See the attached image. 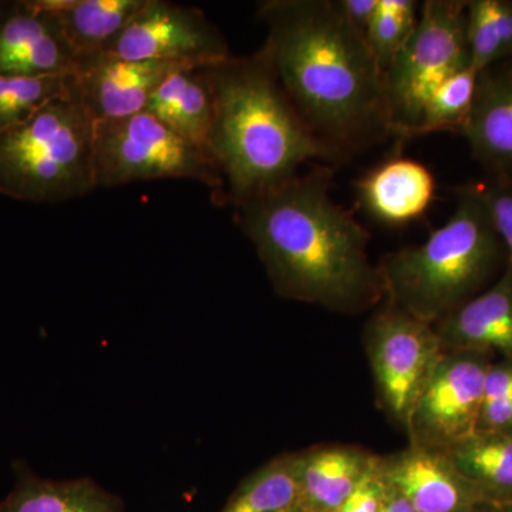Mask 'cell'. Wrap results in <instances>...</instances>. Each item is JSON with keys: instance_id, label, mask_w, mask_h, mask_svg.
<instances>
[{"instance_id": "6da1fadb", "label": "cell", "mask_w": 512, "mask_h": 512, "mask_svg": "<svg viewBox=\"0 0 512 512\" xmlns=\"http://www.w3.org/2000/svg\"><path fill=\"white\" fill-rule=\"evenodd\" d=\"M259 55L309 130L338 160L392 136L384 74L335 0H265Z\"/></svg>"}, {"instance_id": "ba28073f", "label": "cell", "mask_w": 512, "mask_h": 512, "mask_svg": "<svg viewBox=\"0 0 512 512\" xmlns=\"http://www.w3.org/2000/svg\"><path fill=\"white\" fill-rule=\"evenodd\" d=\"M365 348L384 409L406 430L444 350L434 326L384 302L365 326Z\"/></svg>"}, {"instance_id": "cb8c5ba5", "label": "cell", "mask_w": 512, "mask_h": 512, "mask_svg": "<svg viewBox=\"0 0 512 512\" xmlns=\"http://www.w3.org/2000/svg\"><path fill=\"white\" fill-rule=\"evenodd\" d=\"M74 74L0 76V133L20 126L43 107L72 92Z\"/></svg>"}, {"instance_id": "44dd1931", "label": "cell", "mask_w": 512, "mask_h": 512, "mask_svg": "<svg viewBox=\"0 0 512 512\" xmlns=\"http://www.w3.org/2000/svg\"><path fill=\"white\" fill-rule=\"evenodd\" d=\"M443 451L485 501H512V434L477 431Z\"/></svg>"}, {"instance_id": "30bf717a", "label": "cell", "mask_w": 512, "mask_h": 512, "mask_svg": "<svg viewBox=\"0 0 512 512\" xmlns=\"http://www.w3.org/2000/svg\"><path fill=\"white\" fill-rule=\"evenodd\" d=\"M107 53L205 69L231 59L227 39L205 13L165 0H147Z\"/></svg>"}, {"instance_id": "4316f807", "label": "cell", "mask_w": 512, "mask_h": 512, "mask_svg": "<svg viewBox=\"0 0 512 512\" xmlns=\"http://www.w3.org/2000/svg\"><path fill=\"white\" fill-rule=\"evenodd\" d=\"M477 431L512 434V359H498L488 369Z\"/></svg>"}, {"instance_id": "9a60e30c", "label": "cell", "mask_w": 512, "mask_h": 512, "mask_svg": "<svg viewBox=\"0 0 512 512\" xmlns=\"http://www.w3.org/2000/svg\"><path fill=\"white\" fill-rule=\"evenodd\" d=\"M444 352L473 350L512 359V268L484 292L434 323Z\"/></svg>"}, {"instance_id": "52a82bcc", "label": "cell", "mask_w": 512, "mask_h": 512, "mask_svg": "<svg viewBox=\"0 0 512 512\" xmlns=\"http://www.w3.org/2000/svg\"><path fill=\"white\" fill-rule=\"evenodd\" d=\"M94 174L97 188L185 178L207 185L218 200L224 191L212 158L146 111L96 123Z\"/></svg>"}, {"instance_id": "603a6c76", "label": "cell", "mask_w": 512, "mask_h": 512, "mask_svg": "<svg viewBox=\"0 0 512 512\" xmlns=\"http://www.w3.org/2000/svg\"><path fill=\"white\" fill-rule=\"evenodd\" d=\"M298 504L291 453L268 461L249 474L221 512H282Z\"/></svg>"}, {"instance_id": "e0dca14e", "label": "cell", "mask_w": 512, "mask_h": 512, "mask_svg": "<svg viewBox=\"0 0 512 512\" xmlns=\"http://www.w3.org/2000/svg\"><path fill=\"white\" fill-rule=\"evenodd\" d=\"M356 194L370 217L400 227L427 211L436 194V180L426 165L396 157L356 181Z\"/></svg>"}, {"instance_id": "7402d4cb", "label": "cell", "mask_w": 512, "mask_h": 512, "mask_svg": "<svg viewBox=\"0 0 512 512\" xmlns=\"http://www.w3.org/2000/svg\"><path fill=\"white\" fill-rule=\"evenodd\" d=\"M466 15L468 53L476 72L512 57L510 0H471L466 2Z\"/></svg>"}, {"instance_id": "2e32d148", "label": "cell", "mask_w": 512, "mask_h": 512, "mask_svg": "<svg viewBox=\"0 0 512 512\" xmlns=\"http://www.w3.org/2000/svg\"><path fill=\"white\" fill-rule=\"evenodd\" d=\"M355 446H316L291 453L298 504L305 512H335L376 463Z\"/></svg>"}, {"instance_id": "484cf974", "label": "cell", "mask_w": 512, "mask_h": 512, "mask_svg": "<svg viewBox=\"0 0 512 512\" xmlns=\"http://www.w3.org/2000/svg\"><path fill=\"white\" fill-rule=\"evenodd\" d=\"M416 0H379L366 33V43L382 72H386L404 49L420 19Z\"/></svg>"}, {"instance_id": "5b68a950", "label": "cell", "mask_w": 512, "mask_h": 512, "mask_svg": "<svg viewBox=\"0 0 512 512\" xmlns=\"http://www.w3.org/2000/svg\"><path fill=\"white\" fill-rule=\"evenodd\" d=\"M96 121L76 86L32 119L0 133V194L56 204L96 190Z\"/></svg>"}, {"instance_id": "ffe728a7", "label": "cell", "mask_w": 512, "mask_h": 512, "mask_svg": "<svg viewBox=\"0 0 512 512\" xmlns=\"http://www.w3.org/2000/svg\"><path fill=\"white\" fill-rule=\"evenodd\" d=\"M147 0H73L55 13L76 63L107 52Z\"/></svg>"}, {"instance_id": "1f68e13d", "label": "cell", "mask_w": 512, "mask_h": 512, "mask_svg": "<svg viewBox=\"0 0 512 512\" xmlns=\"http://www.w3.org/2000/svg\"><path fill=\"white\" fill-rule=\"evenodd\" d=\"M477 512H512V501L510 503H491V501H484L478 507Z\"/></svg>"}, {"instance_id": "9c48e42d", "label": "cell", "mask_w": 512, "mask_h": 512, "mask_svg": "<svg viewBox=\"0 0 512 512\" xmlns=\"http://www.w3.org/2000/svg\"><path fill=\"white\" fill-rule=\"evenodd\" d=\"M493 362L494 356L473 350L443 353L407 423L412 446L444 450L477 433Z\"/></svg>"}, {"instance_id": "277c9868", "label": "cell", "mask_w": 512, "mask_h": 512, "mask_svg": "<svg viewBox=\"0 0 512 512\" xmlns=\"http://www.w3.org/2000/svg\"><path fill=\"white\" fill-rule=\"evenodd\" d=\"M505 266L487 208L476 185H467L453 215L423 244L383 256L384 302L434 325L493 285Z\"/></svg>"}, {"instance_id": "d6986e66", "label": "cell", "mask_w": 512, "mask_h": 512, "mask_svg": "<svg viewBox=\"0 0 512 512\" xmlns=\"http://www.w3.org/2000/svg\"><path fill=\"white\" fill-rule=\"evenodd\" d=\"M146 113L210 156L212 96L204 69L188 67L168 77L151 96Z\"/></svg>"}, {"instance_id": "8fae6325", "label": "cell", "mask_w": 512, "mask_h": 512, "mask_svg": "<svg viewBox=\"0 0 512 512\" xmlns=\"http://www.w3.org/2000/svg\"><path fill=\"white\" fill-rule=\"evenodd\" d=\"M188 67L194 66L123 59L104 52L77 64L74 86L87 113L99 123L143 113L158 87Z\"/></svg>"}, {"instance_id": "8992f818", "label": "cell", "mask_w": 512, "mask_h": 512, "mask_svg": "<svg viewBox=\"0 0 512 512\" xmlns=\"http://www.w3.org/2000/svg\"><path fill=\"white\" fill-rule=\"evenodd\" d=\"M466 2L426 0L412 39L384 72L392 136L417 137L424 106L444 80L470 67Z\"/></svg>"}, {"instance_id": "ac0fdd59", "label": "cell", "mask_w": 512, "mask_h": 512, "mask_svg": "<svg viewBox=\"0 0 512 512\" xmlns=\"http://www.w3.org/2000/svg\"><path fill=\"white\" fill-rule=\"evenodd\" d=\"M16 484L0 503V512H124L119 495L104 490L92 478L55 481L36 476L15 464Z\"/></svg>"}, {"instance_id": "f1b7e54d", "label": "cell", "mask_w": 512, "mask_h": 512, "mask_svg": "<svg viewBox=\"0 0 512 512\" xmlns=\"http://www.w3.org/2000/svg\"><path fill=\"white\" fill-rule=\"evenodd\" d=\"M387 487L379 471V456L356 490L346 498L335 512H380L386 498Z\"/></svg>"}, {"instance_id": "5bb4252c", "label": "cell", "mask_w": 512, "mask_h": 512, "mask_svg": "<svg viewBox=\"0 0 512 512\" xmlns=\"http://www.w3.org/2000/svg\"><path fill=\"white\" fill-rule=\"evenodd\" d=\"M491 178L512 183V63L478 74L476 97L463 131Z\"/></svg>"}, {"instance_id": "d6a6232c", "label": "cell", "mask_w": 512, "mask_h": 512, "mask_svg": "<svg viewBox=\"0 0 512 512\" xmlns=\"http://www.w3.org/2000/svg\"><path fill=\"white\" fill-rule=\"evenodd\" d=\"M282 512H305V511H303L302 508L299 507V505H293V507L288 508V510H285Z\"/></svg>"}, {"instance_id": "7a4b0ae2", "label": "cell", "mask_w": 512, "mask_h": 512, "mask_svg": "<svg viewBox=\"0 0 512 512\" xmlns=\"http://www.w3.org/2000/svg\"><path fill=\"white\" fill-rule=\"evenodd\" d=\"M333 171L315 167L235 205L279 296L357 315L384 302L369 232L330 194Z\"/></svg>"}, {"instance_id": "7c38bea8", "label": "cell", "mask_w": 512, "mask_h": 512, "mask_svg": "<svg viewBox=\"0 0 512 512\" xmlns=\"http://www.w3.org/2000/svg\"><path fill=\"white\" fill-rule=\"evenodd\" d=\"M77 63L55 13L33 0H0V76L76 73Z\"/></svg>"}, {"instance_id": "4fadbf2b", "label": "cell", "mask_w": 512, "mask_h": 512, "mask_svg": "<svg viewBox=\"0 0 512 512\" xmlns=\"http://www.w3.org/2000/svg\"><path fill=\"white\" fill-rule=\"evenodd\" d=\"M379 471L384 484L417 512H477L485 501L443 450L409 444L399 453L379 457Z\"/></svg>"}, {"instance_id": "83f0119b", "label": "cell", "mask_w": 512, "mask_h": 512, "mask_svg": "<svg viewBox=\"0 0 512 512\" xmlns=\"http://www.w3.org/2000/svg\"><path fill=\"white\" fill-rule=\"evenodd\" d=\"M476 185L512 268V183L490 178Z\"/></svg>"}, {"instance_id": "d4e9b609", "label": "cell", "mask_w": 512, "mask_h": 512, "mask_svg": "<svg viewBox=\"0 0 512 512\" xmlns=\"http://www.w3.org/2000/svg\"><path fill=\"white\" fill-rule=\"evenodd\" d=\"M478 74L473 67H467L448 77L431 93L417 137L439 131H463L476 97Z\"/></svg>"}, {"instance_id": "3957f363", "label": "cell", "mask_w": 512, "mask_h": 512, "mask_svg": "<svg viewBox=\"0 0 512 512\" xmlns=\"http://www.w3.org/2000/svg\"><path fill=\"white\" fill-rule=\"evenodd\" d=\"M204 73L212 96L208 150L225 200L237 205L289 180L302 164L338 160L303 123L258 52Z\"/></svg>"}, {"instance_id": "4dcf8cb0", "label": "cell", "mask_w": 512, "mask_h": 512, "mask_svg": "<svg viewBox=\"0 0 512 512\" xmlns=\"http://www.w3.org/2000/svg\"><path fill=\"white\" fill-rule=\"evenodd\" d=\"M387 487V485H386ZM380 512H417L414 510L412 504L403 498L402 495L397 494L396 491L390 490L387 487L386 498H384V503L382 505V510Z\"/></svg>"}, {"instance_id": "f546056e", "label": "cell", "mask_w": 512, "mask_h": 512, "mask_svg": "<svg viewBox=\"0 0 512 512\" xmlns=\"http://www.w3.org/2000/svg\"><path fill=\"white\" fill-rule=\"evenodd\" d=\"M377 2L379 0H335V5L346 22L366 40L367 30L376 13Z\"/></svg>"}]
</instances>
